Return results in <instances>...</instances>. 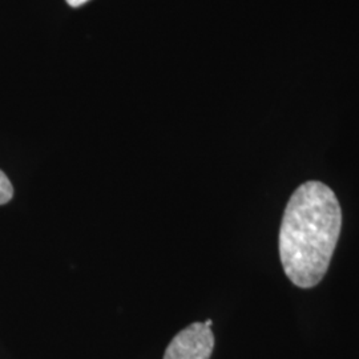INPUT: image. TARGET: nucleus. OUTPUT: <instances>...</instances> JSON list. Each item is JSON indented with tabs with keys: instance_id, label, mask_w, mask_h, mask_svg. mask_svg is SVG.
Instances as JSON below:
<instances>
[{
	"instance_id": "f257e3e1",
	"label": "nucleus",
	"mask_w": 359,
	"mask_h": 359,
	"mask_svg": "<svg viewBox=\"0 0 359 359\" xmlns=\"http://www.w3.org/2000/svg\"><path fill=\"white\" fill-rule=\"evenodd\" d=\"M342 228L339 201L326 184L306 181L290 196L283 212L278 250L286 277L311 289L327 273Z\"/></svg>"
},
{
	"instance_id": "f03ea898",
	"label": "nucleus",
	"mask_w": 359,
	"mask_h": 359,
	"mask_svg": "<svg viewBox=\"0 0 359 359\" xmlns=\"http://www.w3.org/2000/svg\"><path fill=\"white\" fill-rule=\"evenodd\" d=\"M213 347L212 329L204 322H194L170 341L164 359H210Z\"/></svg>"
},
{
	"instance_id": "7ed1b4c3",
	"label": "nucleus",
	"mask_w": 359,
	"mask_h": 359,
	"mask_svg": "<svg viewBox=\"0 0 359 359\" xmlns=\"http://www.w3.org/2000/svg\"><path fill=\"white\" fill-rule=\"evenodd\" d=\"M13 197V187L7 175L0 170V205L10 203Z\"/></svg>"
},
{
	"instance_id": "20e7f679",
	"label": "nucleus",
	"mask_w": 359,
	"mask_h": 359,
	"mask_svg": "<svg viewBox=\"0 0 359 359\" xmlns=\"http://www.w3.org/2000/svg\"><path fill=\"white\" fill-rule=\"evenodd\" d=\"M71 7H80L83 6L84 3H87L88 0H65Z\"/></svg>"
}]
</instances>
